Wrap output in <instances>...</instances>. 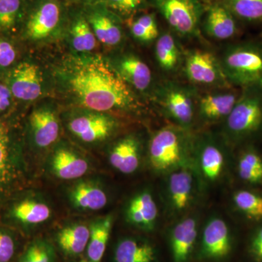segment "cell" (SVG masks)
Wrapping results in <instances>:
<instances>
[{"mask_svg":"<svg viewBox=\"0 0 262 262\" xmlns=\"http://www.w3.org/2000/svg\"><path fill=\"white\" fill-rule=\"evenodd\" d=\"M237 18L223 3H214L207 10L203 30L215 41H226L237 33Z\"/></svg>","mask_w":262,"mask_h":262,"instance_id":"e0dca14e","label":"cell"},{"mask_svg":"<svg viewBox=\"0 0 262 262\" xmlns=\"http://www.w3.org/2000/svg\"><path fill=\"white\" fill-rule=\"evenodd\" d=\"M234 201L239 211L253 220L262 219V198L249 192L242 190L235 193Z\"/></svg>","mask_w":262,"mask_h":262,"instance_id":"836d02e7","label":"cell"},{"mask_svg":"<svg viewBox=\"0 0 262 262\" xmlns=\"http://www.w3.org/2000/svg\"><path fill=\"white\" fill-rule=\"evenodd\" d=\"M22 172L20 157L9 137H0V201L15 187Z\"/></svg>","mask_w":262,"mask_h":262,"instance_id":"d6986e66","label":"cell"},{"mask_svg":"<svg viewBox=\"0 0 262 262\" xmlns=\"http://www.w3.org/2000/svg\"><path fill=\"white\" fill-rule=\"evenodd\" d=\"M198 227L194 219H184L174 227L171 233V247L176 262L187 261L195 243Z\"/></svg>","mask_w":262,"mask_h":262,"instance_id":"d4e9b609","label":"cell"},{"mask_svg":"<svg viewBox=\"0 0 262 262\" xmlns=\"http://www.w3.org/2000/svg\"><path fill=\"white\" fill-rule=\"evenodd\" d=\"M130 32L134 38L139 42L149 43L155 40L150 33L137 20L133 22V24H131Z\"/></svg>","mask_w":262,"mask_h":262,"instance_id":"f35d334b","label":"cell"},{"mask_svg":"<svg viewBox=\"0 0 262 262\" xmlns=\"http://www.w3.org/2000/svg\"><path fill=\"white\" fill-rule=\"evenodd\" d=\"M226 135L241 141L262 128V89H241V96L225 120Z\"/></svg>","mask_w":262,"mask_h":262,"instance_id":"277c9868","label":"cell"},{"mask_svg":"<svg viewBox=\"0 0 262 262\" xmlns=\"http://www.w3.org/2000/svg\"><path fill=\"white\" fill-rule=\"evenodd\" d=\"M218 57L230 86L239 89H262L261 43H233L227 46Z\"/></svg>","mask_w":262,"mask_h":262,"instance_id":"7a4b0ae2","label":"cell"},{"mask_svg":"<svg viewBox=\"0 0 262 262\" xmlns=\"http://www.w3.org/2000/svg\"><path fill=\"white\" fill-rule=\"evenodd\" d=\"M67 199L74 209L95 212L103 209L108 201L107 192L98 181L80 179L69 187Z\"/></svg>","mask_w":262,"mask_h":262,"instance_id":"4fadbf2b","label":"cell"},{"mask_svg":"<svg viewBox=\"0 0 262 262\" xmlns=\"http://www.w3.org/2000/svg\"><path fill=\"white\" fill-rule=\"evenodd\" d=\"M152 94L164 113L179 127L185 130L191 126L198 98L194 86L167 80L155 87Z\"/></svg>","mask_w":262,"mask_h":262,"instance_id":"3957f363","label":"cell"},{"mask_svg":"<svg viewBox=\"0 0 262 262\" xmlns=\"http://www.w3.org/2000/svg\"><path fill=\"white\" fill-rule=\"evenodd\" d=\"M155 56L164 74L171 75L182 70L184 52L178 39L170 32H164L156 39Z\"/></svg>","mask_w":262,"mask_h":262,"instance_id":"ffe728a7","label":"cell"},{"mask_svg":"<svg viewBox=\"0 0 262 262\" xmlns=\"http://www.w3.org/2000/svg\"><path fill=\"white\" fill-rule=\"evenodd\" d=\"M110 62L131 89L142 94L150 91L153 93L152 72L140 57L133 53H123L117 55Z\"/></svg>","mask_w":262,"mask_h":262,"instance_id":"8fae6325","label":"cell"},{"mask_svg":"<svg viewBox=\"0 0 262 262\" xmlns=\"http://www.w3.org/2000/svg\"><path fill=\"white\" fill-rule=\"evenodd\" d=\"M241 94V89L234 87L210 90L209 92L198 96L196 110L203 121L225 120Z\"/></svg>","mask_w":262,"mask_h":262,"instance_id":"7c38bea8","label":"cell"},{"mask_svg":"<svg viewBox=\"0 0 262 262\" xmlns=\"http://www.w3.org/2000/svg\"><path fill=\"white\" fill-rule=\"evenodd\" d=\"M189 145L190 142L184 129L173 126L162 127L150 139V163L155 170H168L182 161Z\"/></svg>","mask_w":262,"mask_h":262,"instance_id":"5b68a950","label":"cell"},{"mask_svg":"<svg viewBox=\"0 0 262 262\" xmlns=\"http://www.w3.org/2000/svg\"><path fill=\"white\" fill-rule=\"evenodd\" d=\"M106 4L123 13H130L135 11L142 5L143 0H105Z\"/></svg>","mask_w":262,"mask_h":262,"instance_id":"74e56055","label":"cell"},{"mask_svg":"<svg viewBox=\"0 0 262 262\" xmlns=\"http://www.w3.org/2000/svg\"><path fill=\"white\" fill-rule=\"evenodd\" d=\"M200 146V160L205 177L214 181L220 177L225 163L222 148L210 138L202 139Z\"/></svg>","mask_w":262,"mask_h":262,"instance_id":"f1b7e54d","label":"cell"},{"mask_svg":"<svg viewBox=\"0 0 262 262\" xmlns=\"http://www.w3.org/2000/svg\"><path fill=\"white\" fill-rule=\"evenodd\" d=\"M236 18L248 23L262 21V0H223Z\"/></svg>","mask_w":262,"mask_h":262,"instance_id":"4dcf8cb0","label":"cell"},{"mask_svg":"<svg viewBox=\"0 0 262 262\" xmlns=\"http://www.w3.org/2000/svg\"><path fill=\"white\" fill-rule=\"evenodd\" d=\"M7 135L6 128H5V125L0 122V137H3Z\"/></svg>","mask_w":262,"mask_h":262,"instance_id":"7bdbcfd3","label":"cell"},{"mask_svg":"<svg viewBox=\"0 0 262 262\" xmlns=\"http://www.w3.org/2000/svg\"><path fill=\"white\" fill-rule=\"evenodd\" d=\"M67 127L80 142L95 145L110 139L118 129L119 122L110 114L85 110L71 115Z\"/></svg>","mask_w":262,"mask_h":262,"instance_id":"ba28073f","label":"cell"},{"mask_svg":"<svg viewBox=\"0 0 262 262\" xmlns=\"http://www.w3.org/2000/svg\"><path fill=\"white\" fill-rule=\"evenodd\" d=\"M89 23L96 39L108 47H117L123 41V31L114 17L103 11L91 13Z\"/></svg>","mask_w":262,"mask_h":262,"instance_id":"cb8c5ba5","label":"cell"},{"mask_svg":"<svg viewBox=\"0 0 262 262\" xmlns=\"http://www.w3.org/2000/svg\"><path fill=\"white\" fill-rule=\"evenodd\" d=\"M70 40L72 48L79 53H89L96 48V36L89 21L84 17H78L72 24Z\"/></svg>","mask_w":262,"mask_h":262,"instance_id":"f546056e","label":"cell"},{"mask_svg":"<svg viewBox=\"0 0 262 262\" xmlns=\"http://www.w3.org/2000/svg\"><path fill=\"white\" fill-rule=\"evenodd\" d=\"M113 225V216L108 215L94 221L90 225V238L87 259L90 262H101L106 251Z\"/></svg>","mask_w":262,"mask_h":262,"instance_id":"4316f807","label":"cell"},{"mask_svg":"<svg viewBox=\"0 0 262 262\" xmlns=\"http://www.w3.org/2000/svg\"><path fill=\"white\" fill-rule=\"evenodd\" d=\"M20 7V0H0V29L8 30L14 26Z\"/></svg>","mask_w":262,"mask_h":262,"instance_id":"d590c367","label":"cell"},{"mask_svg":"<svg viewBox=\"0 0 262 262\" xmlns=\"http://www.w3.org/2000/svg\"><path fill=\"white\" fill-rule=\"evenodd\" d=\"M18 262H56L54 248L46 239H35L27 246Z\"/></svg>","mask_w":262,"mask_h":262,"instance_id":"d6a6232c","label":"cell"},{"mask_svg":"<svg viewBox=\"0 0 262 262\" xmlns=\"http://www.w3.org/2000/svg\"><path fill=\"white\" fill-rule=\"evenodd\" d=\"M9 89L15 98L24 101H34L42 92L39 69L29 61L20 62L12 70Z\"/></svg>","mask_w":262,"mask_h":262,"instance_id":"9a60e30c","label":"cell"},{"mask_svg":"<svg viewBox=\"0 0 262 262\" xmlns=\"http://www.w3.org/2000/svg\"><path fill=\"white\" fill-rule=\"evenodd\" d=\"M18 249L15 234L9 229L0 227V262H12Z\"/></svg>","mask_w":262,"mask_h":262,"instance_id":"e575fe53","label":"cell"},{"mask_svg":"<svg viewBox=\"0 0 262 262\" xmlns=\"http://www.w3.org/2000/svg\"><path fill=\"white\" fill-rule=\"evenodd\" d=\"M168 189L170 203L174 209L178 211L187 209L192 201V173L186 169L173 171L168 179Z\"/></svg>","mask_w":262,"mask_h":262,"instance_id":"484cf974","label":"cell"},{"mask_svg":"<svg viewBox=\"0 0 262 262\" xmlns=\"http://www.w3.org/2000/svg\"><path fill=\"white\" fill-rule=\"evenodd\" d=\"M253 251L257 258L262 260V228L258 231L253 239Z\"/></svg>","mask_w":262,"mask_h":262,"instance_id":"b9f144b4","label":"cell"},{"mask_svg":"<svg viewBox=\"0 0 262 262\" xmlns=\"http://www.w3.org/2000/svg\"><path fill=\"white\" fill-rule=\"evenodd\" d=\"M90 227L82 223L66 226L56 234V241L61 252L68 256H77L87 249Z\"/></svg>","mask_w":262,"mask_h":262,"instance_id":"603a6c76","label":"cell"},{"mask_svg":"<svg viewBox=\"0 0 262 262\" xmlns=\"http://www.w3.org/2000/svg\"><path fill=\"white\" fill-rule=\"evenodd\" d=\"M203 252L208 257L218 258L227 256L230 251L228 226L222 219L208 221L203 234Z\"/></svg>","mask_w":262,"mask_h":262,"instance_id":"7402d4cb","label":"cell"},{"mask_svg":"<svg viewBox=\"0 0 262 262\" xmlns=\"http://www.w3.org/2000/svg\"><path fill=\"white\" fill-rule=\"evenodd\" d=\"M50 173L62 181L82 179L91 170V163L84 155L72 146L59 145L55 148L48 161Z\"/></svg>","mask_w":262,"mask_h":262,"instance_id":"30bf717a","label":"cell"},{"mask_svg":"<svg viewBox=\"0 0 262 262\" xmlns=\"http://www.w3.org/2000/svg\"><path fill=\"white\" fill-rule=\"evenodd\" d=\"M182 71L194 87L210 90L232 87L226 79L219 57L207 50L195 48L184 52Z\"/></svg>","mask_w":262,"mask_h":262,"instance_id":"8992f818","label":"cell"},{"mask_svg":"<svg viewBox=\"0 0 262 262\" xmlns=\"http://www.w3.org/2000/svg\"><path fill=\"white\" fill-rule=\"evenodd\" d=\"M61 19V8L55 0L43 2L29 17L26 35L35 42H44L53 37Z\"/></svg>","mask_w":262,"mask_h":262,"instance_id":"5bb4252c","label":"cell"},{"mask_svg":"<svg viewBox=\"0 0 262 262\" xmlns=\"http://www.w3.org/2000/svg\"><path fill=\"white\" fill-rule=\"evenodd\" d=\"M115 262H155L154 248L145 241L134 238L121 239L115 248Z\"/></svg>","mask_w":262,"mask_h":262,"instance_id":"83f0119b","label":"cell"},{"mask_svg":"<svg viewBox=\"0 0 262 262\" xmlns=\"http://www.w3.org/2000/svg\"><path fill=\"white\" fill-rule=\"evenodd\" d=\"M11 91L9 87L4 84L0 83V114L5 113L11 105Z\"/></svg>","mask_w":262,"mask_h":262,"instance_id":"60d3db41","label":"cell"},{"mask_svg":"<svg viewBox=\"0 0 262 262\" xmlns=\"http://www.w3.org/2000/svg\"><path fill=\"white\" fill-rule=\"evenodd\" d=\"M57 76L65 92L79 107L105 113L140 110L141 103L133 89L110 61L101 56L70 58Z\"/></svg>","mask_w":262,"mask_h":262,"instance_id":"6da1fadb","label":"cell"},{"mask_svg":"<svg viewBox=\"0 0 262 262\" xmlns=\"http://www.w3.org/2000/svg\"><path fill=\"white\" fill-rule=\"evenodd\" d=\"M79 262H90V261H89V260L86 259V260H82V261H80Z\"/></svg>","mask_w":262,"mask_h":262,"instance_id":"ee69618b","label":"cell"},{"mask_svg":"<svg viewBox=\"0 0 262 262\" xmlns=\"http://www.w3.org/2000/svg\"><path fill=\"white\" fill-rule=\"evenodd\" d=\"M136 20L139 22V23L150 33V34L154 37L155 40L158 39V37L160 36V34L154 15H142V16L140 17V18Z\"/></svg>","mask_w":262,"mask_h":262,"instance_id":"ab89813d","label":"cell"},{"mask_svg":"<svg viewBox=\"0 0 262 262\" xmlns=\"http://www.w3.org/2000/svg\"><path fill=\"white\" fill-rule=\"evenodd\" d=\"M157 9L179 37L200 34L203 8L201 0H153Z\"/></svg>","mask_w":262,"mask_h":262,"instance_id":"52a82bcc","label":"cell"},{"mask_svg":"<svg viewBox=\"0 0 262 262\" xmlns=\"http://www.w3.org/2000/svg\"><path fill=\"white\" fill-rule=\"evenodd\" d=\"M239 177L251 184L262 182V158L256 151L248 150L245 151L239 160Z\"/></svg>","mask_w":262,"mask_h":262,"instance_id":"1f68e13d","label":"cell"},{"mask_svg":"<svg viewBox=\"0 0 262 262\" xmlns=\"http://www.w3.org/2000/svg\"><path fill=\"white\" fill-rule=\"evenodd\" d=\"M31 136L38 149L54 144L60 135V122L54 110L49 106L35 108L29 117Z\"/></svg>","mask_w":262,"mask_h":262,"instance_id":"2e32d148","label":"cell"},{"mask_svg":"<svg viewBox=\"0 0 262 262\" xmlns=\"http://www.w3.org/2000/svg\"><path fill=\"white\" fill-rule=\"evenodd\" d=\"M108 161L120 173L131 174L136 172L141 163V144L134 135L123 136L112 146L108 152Z\"/></svg>","mask_w":262,"mask_h":262,"instance_id":"ac0fdd59","label":"cell"},{"mask_svg":"<svg viewBox=\"0 0 262 262\" xmlns=\"http://www.w3.org/2000/svg\"><path fill=\"white\" fill-rule=\"evenodd\" d=\"M158 209L151 193L144 191L136 194L127 205V222L143 229H151L158 218Z\"/></svg>","mask_w":262,"mask_h":262,"instance_id":"44dd1931","label":"cell"},{"mask_svg":"<svg viewBox=\"0 0 262 262\" xmlns=\"http://www.w3.org/2000/svg\"><path fill=\"white\" fill-rule=\"evenodd\" d=\"M53 215V208L44 198L28 194L13 200L7 207L4 217L10 225L28 230L46 225Z\"/></svg>","mask_w":262,"mask_h":262,"instance_id":"9c48e42d","label":"cell"},{"mask_svg":"<svg viewBox=\"0 0 262 262\" xmlns=\"http://www.w3.org/2000/svg\"><path fill=\"white\" fill-rule=\"evenodd\" d=\"M16 51L13 45L0 39V68H6L14 63Z\"/></svg>","mask_w":262,"mask_h":262,"instance_id":"8d00e7d4","label":"cell"}]
</instances>
